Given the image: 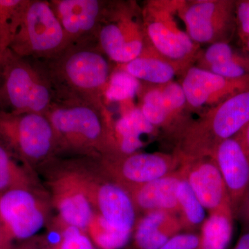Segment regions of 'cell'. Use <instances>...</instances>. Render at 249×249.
Here are the masks:
<instances>
[{
    "label": "cell",
    "instance_id": "obj_7",
    "mask_svg": "<svg viewBox=\"0 0 249 249\" xmlns=\"http://www.w3.org/2000/svg\"><path fill=\"white\" fill-rule=\"evenodd\" d=\"M67 162L83 188L93 213L111 227L132 234L139 217L128 193L100 171L96 159L79 157L67 160Z\"/></svg>",
    "mask_w": 249,
    "mask_h": 249
},
{
    "label": "cell",
    "instance_id": "obj_9",
    "mask_svg": "<svg viewBox=\"0 0 249 249\" xmlns=\"http://www.w3.org/2000/svg\"><path fill=\"white\" fill-rule=\"evenodd\" d=\"M71 45L47 0H29L22 22L9 48L23 58L49 60Z\"/></svg>",
    "mask_w": 249,
    "mask_h": 249
},
{
    "label": "cell",
    "instance_id": "obj_2",
    "mask_svg": "<svg viewBox=\"0 0 249 249\" xmlns=\"http://www.w3.org/2000/svg\"><path fill=\"white\" fill-rule=\"evenodd\" d=\"M60 153L100 159L119 154L114 121L107 107L77 101H55L45 114Z\"/></svg>",
    "mask_w": 249,
    "mask_h": 249
},
{
    "label": "cell",
    "instance_id": "obj_16",
    "mask_svg": "<svg viewBox=\"0 0 249 249\" xmlns=\"http://www.w3.org/2000/svg\"><path fill=\"white\" fill-rule=\"evenodd\" d=\"M107 2L106 0L49 1L70 44L95 40Z\"/></svg>",
    "mask_w": 249,
    "mask_h": 249
},
{
    "label": "cell",
    "instance_id": "obj_14",
    "mask_svg": "<svg viewBox=\"0 0 249 249\" xmlns=\"http://www.w3.org/2000/svg\"><path fill=\"white\" fill-rule=\"evenodd\" d=\"M179 83L191 112L199 115L234 95L249 89V76L228 78L193 65L180 76Z\"/></svg>",
    "mask_w": 249,
    "mask_h": 249
},
{
    "label": "cell",
    "instance_id": "obj_19",
    "mask_svg": "<svg viewBox=\"0 0 249 249\" xmlns=\"http://www.w3.org/2000/svg\"><path fill=\"white\" fill-rule=\"evenodd\" d=\"M195 66L228 78L249 76V53L242 48L220 42L201 49Z\"/></svg>",
    "mask_w": 249,
    "mask_h": 249
},
{
    "label": "cell",
    "instance_id": "obj_32",
    "mask_svg": "<svg viewBox=\"0 0 249 249\" xmlns=\"http://www.w3.org/2000/svg\"><path fill=\"white\" fill-rule=\"evenodd\" d=\"M8 249H52V247L45 237L36 235L29 240L12 245Z\"/></svg>",
    "mask_w": 249,
    "mask_h": 249
},
{
    "label": "cell",
    "instance_id": "obj_23",
    "mask_svg": "<svg viewBox=\"0 0 249 249\" xmlns=\"http://www.w3.org/2000/svg\"><path fill=\"white\" fill-rule=\"evenodd\" d=\"M201 227V249H227L233 232V211L231 203L213 212Z\"/></svg>",
    "mask_w": 249,
    "mask_h": 249
},
{
    "label": "cell",
    "instance_id": "obj_18",
    "mask_svg": "<svg viewBox=\"0 0 249 249\" xmlns=\"http://www.w3.org/2000/svg\"><path fill=\"white\" fill-rule=\"evenodd\" d=\"M183 178L180 168L166 176L135 187L127 191L138 213L165 211L178 215L177 192Z\"/></svg>",
    "mask_w": 249,
    "mask_h": 249
},
{
    "label": "cell",
    "instance_id": "obj_26",
    "mask_svg": "<svg viewBox=\"0 0 249 249\" xmlns=\"http://www.w3.org/2000/svg\"><path fill=\"white\" fill-rule=\"evenodd\" d=\"M29 0H0V50L12 43L24 18Z\"/></svg>",
    "mask_w": 249,
    "mask_h": 249
},
{
    "label": "cell",
    "instance_id": "obj_10",
    "mask_svg": "<svg viewBox=\"0 0 249 249\" xmlns=\"http://www.w3.org/2000/svg\"><path fill=\"white\" fill-rule=\"evenodd\" d=\"M45 188L0 193V231L6 245L37 235L49 219L51 200Z\"/></svg>",
    "mask_w": 249,
    "mask_h": 249
},
{
    "label": "cell",
    "instance_id": "obj_30",
    "mask_svg": "<svg viewBox=\"0 0 249 249\" xmlns=\"http://www.w3.org/2000/svg\"><path fill=\"white\" fill-rule=\"evenodd\" d=\"M236 34L241 45L249 38V0H237L235 4Z\"/></svg>",
    "mask_w": 249,
    "mask_h": 249
},
{
    "label": "cell",
    "instance_id": "obj_5",
    "mask_svg": "<svg viewBox=\"0 0 249 249\" xmlns=\"http://www.w3.org/2000/svg\"><path fill=\"white\" fill-rule=\"evenodd\" d=\"M1 94L5 111L45 115L55 101L48 78L37 60L6 49L1 64Z\"/></svg>",
    "mask_w": 249,
    "mask_h": 249
},
{
    "label": "cell",
    "instance_id": "obj_22",
    "mask_svg": "<svg viewBox=\"0 0 249 249\" xmlns=\"http://www.w3.org/2000/svg\"><path fill=\"white\" fill-rule=\"evenodd\" d=\"M116 68L127 72L142 83L162 85L174 81L176 76H181L188 69L157 55L152 49L138 58Z\"/></svg>",
    "mask_w": 249,
    "mask_h": 249
},
{
    "label": "cell",
    "instance_id": "obj_12",
    "mask_svg": "<svg viewBox=\"0 0 249 249\" xmlns=\"http://www.w3.org/2000/svg\"><path fill=\"white\" fill-rule=\"evenodd\" d=\"M96 162L105 176L127 192L173 173L181 164L179 158L173 152L114 154L97 159Z\"/></svg>",
    "mask_w": 249,
    "mask_h": 249
},
{
    "label": "cell",
    "instance_id": "obj_36",
    "mask_svg": "<svg viewBox=\"0 0 249 249\" xmlns=\"http://www.w3.org/2000/svg\"><path fill=\"white\" fill-rule=\"evenodd\" d=\"M4 52L0 50V111H5L4 101H3L2 94H1V64H2L3 55Z\"/></svg>",
    "mask_w": 249,
    "mask_h": 249
},
{
    "label": "cell",
    "instance_id": "obj_29",
    "mask_svg": "<svg viewBox=\"0 0 249 249\" xmlns=\"http://www.w3.org/2000/svg\"><path fill=\"white\" fill-rule=\"evenodd\" d=\"M60 224L59 240L51 244L52 249H96L88 232L78 228Z\"/></svg>",
    "mask_w": 249,
    "mask_h": 249
},
{
    "label": "cell",
    "instance_id": "obj_25",
    "mask_svg": "<svg viewBox=\"0 0 249 249\" xmlns=\"http://www.w3.org/2000/svg\"><path fill=\"white\" fill-rule=\"evenodd\" d=\"M177 198L178 217L181 229L186 232H194L201 227L206 219L205 209L183 176L178 183Z\"/></svg>",
    "mask_w": 249,
    "mask_h": 249
},
{
    "label": "cell",
    "instance_id": "obj_31",
    "mask_svg": "<svg viewBox=\"0 0 249 249\" xmlns=\"http://www.w3.org/2000/svg\"><path fill=\"white\" fill-rule=\"evenodd\" d=\"M200 235L196 232L178 233L160 249H201Z\"/></svg>",
    "mask_w": 249,
    "mask_h": 249
},
{
    "label": "cell",
    "instance_id": "obj_27",
    "mask_svg": "<svg viewBox=\"0 0 249 249\" xmlns=\"http://www.w3.org/2000/svg\"><path fill=\"white\" fill-rule=\"evenodd\" d=\"M140 85L138 80L127 72L116 68L114 65L105 96L106 104L107 106L109 102L123 103L124 109L122 111L133 107L132 101L137 96Z\"/></svg>",
    "mask_w": 249,
    "mask_h": 249
},
{
    "label": "cell",
    "instance_id": "obj_8",
    "mask_svg": "<svg viewBox=\"0 0 249 249\" xmlns=\"http://www.w3.org/2000/svg\"><path fill=\"white\" fill-rule=\"evenodd\" d=\"M179 3L180 0H147L141 6L150 48L162 58L188 69L196 63L201 46L180 26Z\"/></svg>",
    "mask_w": 249,
    "mask_h": 249
},
{
    "label": "cell",
    "instance_id": "obj_17",
    "mask_svg": "<svg viewBox=\"0 0 249 249\" xmlns=\"http://www.w3.org/2000/svg\"><path fill=\"white\" fill-rule=\"evenodd\" d=\"M179 168L199 202L209 213L231 203L225 183L212 157L188 160Z\"/></svg>",
    "mask_w": 249,
    "mask_h": 249
},
{
    "label": "cell",
    "instance_id": "obj_21",
    "mask_svg": "<svg viewBox=\"0 0 249 249\" xmlns=\"http://www.w3.org/2000/svg\"><path fill=\"white\" fill-rule=\"evenodd\" d=\"M114 127L118 152L121 155L140 152L147 143L142 139L144 136L150 139L160 136V131L144 117L138 106L122 111L121 117L114 121Z\"/></svg>",
    "mask_w": 249,
    "mask_h": 249
},
{
    "label": "cell",
    "instance_id": "obj_28",
    "mask_svg": "<svg viewBox=\"0 0 249 249\" xmlns=\"http://www.w3.org/2000/svg\"><path fill=\"white\" fill-rule=\"evenodd\" d=\"M88 235L100 249H121L127 245L132 234L111 227L101 216L93 213L87 229Z\"/></svg>",
    "mask_w": 249,
    "mask_h": 249
},
{
    "label": "cell",
    "instance_id": "obj_1",
    "mask_svg": "<svg viewBox=\"0 0 249 249\" xmlns=\"http://www.w3.org/2000/svg\"><path fill=\"white\" fill-rule=\"evenodd\" d=\"M37 62L52 85L55 101H83L107 107L105 96L115 64L96 40L71 44L56 56Z\"/></svg>",
    "mask_w": 249,
    "mask_h": 249
},
{
    "label": "cell",
    "instance_id": "obj_15",
    "mask_svg": "<svg viewBox=\"0 0 249 249\" xmlns=\"http://www.w3.org/2000/svg\"><path fill=\"white\" fill-rule=\"evenodd\" d=\"M211 157L225 183L235 217L249 191V153L237 134L219 143Z\"/></svg>",
    "mask_w": 249,
    "mask_h": 249
},
{
    "label": "cell",
    "instance_id": "obj_24",
    "mask_svg": "<svg viewBox=\"0 0 249 249\" xmlns=\"http://www.w3.org/2000/svg\"><path fill=\"white\" fill-rule=\"evenodd\" d=\"M42 189L35 171L16 159L0 142V193L10 190Z\"/></svg>",
    "mask_w": 249,
    "mask_h": 249
},
{
    "label": "cell",
    "instance_id": "obj_33",
    "mask_svg": "<svg viewBox=\"0 0 249 249\" xmlns=\"http://www.w3.org/2000/svg\"><path fill=\"white\" fill-rule=\"evenodd\" d=\"M235 217L239 218L245 231L249 230V191L241 204Z\"/></svg>",
    "mask_w": 249,
    "mask_h": 249
},
{
    "label": "cell",
    "instance_id": "obj_4",
    "mask_svg": "<svg viewBox=\"0 0 249 249\" xmlns=\"http://www.w3.org/2000/svg\"><path fill=\"white\" fill-rule=\"evenodd\" d=\"M95 40L115 65L127 63L152 49L144 29L141 4L133 0L107 1Z\"/></svg>",
    "mask_w": 249,
    "mask_h": 249
},
{
    "label": "cell",
    "instance_id": "obj_6",
    "mask_svg": "<svg viewBox=\"0 0 249 249\" xmlns=\"http://www.w3.org/2000/svg\"><path fill=\"white\" fill-rule=\"evenodd\" d=\"M0 142L34 171L60 154L55 132L43 114L0 111Z\"/></svg>",
    "mask_w": 249,
    "mask_h": 249
},
{
    "label": "cell",
    "instance_id": "obj_20",
    "mask_svg": "<svg viewBox=\"0 0 249 249\" xmlns=\"http://www.w3.org/2000/svg\"><path fill=\"white\" fill-rule=\"evenodd\" d=\"M181 231L177 214L160 211L147 213L136 223L134 245L137 249H160Z\"/></svg>",
    "mask_w": 249,
    "mask_h": 249
},
{
    "label": "cell",
    "instance_id": "obj_13",
    "mask_svg": "<svg viewBox=\"0 0 249 249\" xmlns=\"http://www.w3.org/2000/svg\"><path fill=\"white\" fill-rule=\"evenodd\" d=\"M42 168L50 170L45 185L51 204L58 212L59 222L87 232L94 213L67 160L56 157Z\"/></svg>",
    "mask_w": 249,
    "mask_h": 249
},
{
    "label": "cell",
    "instance_id": "obj_35",
    "mask_svg": "<svg viewBox=\"0 0 249 249\" xmlns=\"http://www.w3.org/2000/svg\"><path fill=\"white\" fill-rule=\"evenodd\" d=\"M238 134L242 143L244 144L245 148L249 153V122Z\"/></svg>",
    "mask_w": 249,
    "mask_h": 249
},
{
    "label": "cell",
    "instance_id": "obj_3",
    "mask_svg": "<svg viewBox=\"0 0 249 249\" xmlns=\"http://www.w3.org/2000/svg\"><path fill=\"white\" fill-rule=\"evenodd\" d=\"M249 122V89L193 119L175 142L173 152L181 163L211 157L219 143L240 133Z\"/></svg>",
    "mask_w": 249,
    "mask_h": 249
},
{
    "label": "cell",
    "instance_id": "obj_37",
    "mask_svg": "<svg viewBox=\"0 0 249 249\" xmlns=\"http://www.w3.org/2000/svg\"><path fill=\"white\" fill-rule=\"evenodd\" d=\"M9 247L6 245V242L3 238L1 231H0V249H8Z\"/></svg>",
    "mask_w": 249,
    "mask_h": 249
},
{
    "label": "cell",
    "instance_id": "obj_38",
    "mask_svg": "<svg viewBox=\"0 0 249 249\" xmlns=\"http://www.w3.org/2000/svg\"><path fill=\"white\" fill-rule=\"evenodd\" d=\"M241 48L243 49V50H245V52H248L249 53V38L248 40L246 41L245 43L242 44V45H241Z\"/></svg>",
    "mask_w": 249,
    "mask_h": 249
},
{
    "label": "cell",
    "instance_id": "obj_34",
    "mask_svg": "<svg viewBox=\"0 0 249 249\" xmlns=\"http://www.w3.org/2000/svg\"><path fill=\"white\" fill-rule=\"evenodd\" d=\"M233 249H249V230L245 231Z\"/></svg>",
    "mask_w": 249,
    "mask_h": 249
},
{
    "label": "cell",
    "instance_id": "obj_11",
    "mask_svg": "<svg viewBox=\"0 0 249 249\" xmlns=\"http://www.w3.org/2000/svg\"><path fill=\"white\" fill-rule=\"evenodd\" d=\"M235 0H180L178 17L198 45L231 42L236 34Z\"/></svg>",
    "mask_w": 249,
    "mask_h": 249
}]
</instances>
